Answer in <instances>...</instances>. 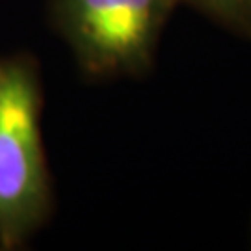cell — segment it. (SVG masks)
Segmentation results:
<instances>
[{
  "label": "cell",
  "mask_w": 251,
  "mask_h": 251,
  "mask_svg": "<svg viewBox=\"0 0 251 251\" xmlns=\"http://www.w3.org/2000/svg\"><path fill=\"white\" fill-rule=\"evenodd\" d=\"M43 84L30 54L0 58V248L17 250L52 214L41 134Z\"/></svg>",
  "instance_id": "obj_1"
},
{
  "label": "cell",
  "mask_w": 251,
  "mask_h": 251,
  "mask_svg": "<svg viewBox=\"0 0 251 251\" xmlns=\"http://www.w3.org/2000/svg\"><path fill=\"white\" fill-rule=\"evenodd\" d=\"M173 9V0H50V21L88 76H140Z\"/></svg>",
  "instance_id": "obj_2"
},
{
  "label": "cell",
  "mask_w": 251,
  "mask_h": 251,
  "mask_svg": "<svg viewBox=\"0 0 251 251\" xmlns=\"http://www.w3.org/2000/svg\"><path fill=\"white\" fill-rule=\"evenodd\" d=\"M177 6H188L212 19L236 36L251 39V0H173Z\"/></svg>",
  "instance_id": "obj_3"
}]
</instances>
